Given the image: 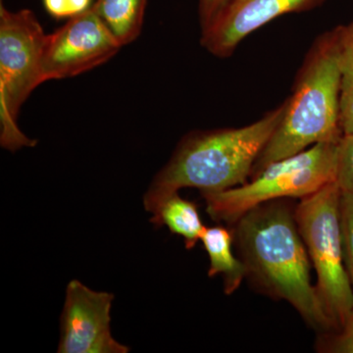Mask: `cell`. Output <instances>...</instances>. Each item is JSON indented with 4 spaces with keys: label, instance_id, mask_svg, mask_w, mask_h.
Segmentation results:
<instances>
[{
    "label": "cell",
    "instance_id": "11",
    "mask_svg": "<svg viewBox=\"0 0 353 353\" xmlns=\"http://www.w3.org/2000/svg\"><path fill=\"white\" fill-rule=\"evenodd\" d=\"M150 222L157 226H167L172 234L182 236L188 250L201 241L203 226L196 204L174 192L158 204Z\"/></svg>",
    "mask_w": 353,
    "mask_h": 353
},
{
    "label": "cell",
    "instance_id": "6",
    "mask_svg": "<svg viewBox=\"0 0 353 353\" xmlns=\"http://www.w3.org/2000/svg\"><path fill=\"white\" fill-rule=\"evenodd\" d=\"M46 34L29 9L10 11L0 4V143L9 152L32 148L17 125L18 114L43 75Z\"/></svg>",
    "mask_w": 353,
    "mask_h": 353
},
{
    "label": "cell",
    "instance_id": "9",
    "mask_svg": "<svg viewBox=\"0 0 353 353\" xmlns=\"http://www.w3.org/2000/svg\"><path fill=\"white\" fill-rule=\"evenodd\" d=\"M324 0H229L206 29L201 43L208 52L220 58L233 54L253 32L270 21L319 6Z\"/></svg>",
    "mask_w": 353,
    "mask_h": 353
},
{
    "label": "cell",
    "instance_id": "14",
    "mask_svg": "<svg viewBox=\"0 0 353 353\" xmlns=\"http://www.w3.org/2000/svg\"><path fill=\"white\" fill-rule=\"evenodd\" d=\"M336 182L341 192L353 196V134H343L339 143Z\"/></svg>",
    "mask_w": 353,
    "mask_h": 353
},
{
    "label": "cell",
    "instance_id": "16",
    "mask_svg": "<svg viewBox=\"0 0 353 353\" xmlns=\"http://www.w3.org/2000/svg\"><path fill=\"white\" fill-rule=\"evenodd\" d=\"M317 348L324 352L353 353V314L340 331L320 338Z\"/></svg>",
    "mask_w": 353,
    "mask_h": 353
},
{
    "label": "cell",
    "instance_id": "7",
    "mask_svg": "<svg viewBox=\"0 0 353 353\" xmlns=\"http://www.w3.org/2000/svg\"><path fill=\"white\" fill-rule=\"evenodd\" d=\"M121 48L92 6L46 34L43 57L46 82L73 78L97 68L115 57Z\"/></svg>",
    "mask_w": 353,
    "mask_h": 353
},
{
    "label": "cell",
    "instance_id": "8",
    "mask_svg": "<svg viewBox=\"0 0 353 353\" xmlns=\"http://www.w3.org/2000/svg\"><path fill=\"white\" fill-rule=\"evenodd\" d=\"M112 294L94 292L73 280L66 289L61 315L59 353H127L110 331Z\"/></svg>",
    "mask_w": 353,
    "mask_h": 353
},
{
    "label": "cell",
    "instance_id": "15",
    "mask_svg": "<svg viewBox=\"0 0 353 353\" xmlns=\"http://www.w3.org/2000/svg\"><path fill=\"white\" fill-rule=\"evenodd\" d=\"M341 220L345 266L353 290V196L341 192Z\"/></svg>",
    "mask_w": 353,
    "mask_h": 353
},
{
    "label": "cell",
    "instance_id": "5",
    "mask_svg": "<svg viewBox=\"0 0 353 353\" xmlns=\"http://www.w3.org/2000/svg\"><path fill=\"white\" fill-rule=\"evenodd\" d=\"M339 141H324L267 165L250 183L217 192H202L206 211L218 222L234 224L265 202L304 199L336 182Z\"/></svg>",
    "mask_w": 353,
    "mask_h": 353
},
{
    "label": "cell",
    "instance_id": "3",
    "mask_svg": "<svg viewBox=\"0 0 353 353\" xmlns=\"http://www.w3.org/2000/svg\"><path fill=\"white\" fill-rule=\"evenodd\" d=\"M284 116L253 167L267 165L324 141H339L341 126V27L313 43L296 77Z\"/></svg>",
    "mask_w": 353,
    "mask_h": 353
},
{
    "label": "cell",
    "instance_id": "12",
    "mask_svg": "<svg viewBox=\"0 0 353 353\" xmlns=\"http://www.w3.org/2000/svg\"><path fill=\"white\" fill-rule=\"evenodd\" d=\"M146 2L148 0H97L92 8L124 46L141 34Z\"/></svg>",
    "mask_w": 353,
    "mask_h": 353
},
{
    "label": "cell",
    "instance_id": "10",
    "mask_svg": "<svg viewBox=\"0 0 353 353\" xmlns=\"http://www.w3.org/2000/svg\"><path fill=\"white\" fill-rule=\"evenodd\" d=\"M201 241L210 260L209 277L222 275L225 294H233L246 277L245 265L234 256L232 250L233 232L223 226L205 228Z\"/></svg>",
    "mask_w": 353,
    "mask_h": 353
},
{
    "label": "cell",
    "instance_id": "2",
    "mask_svg": "<svg viewBox=\"0 0 353 353\" xmlns=\"http://www.w3.org/2000/svg\"><path fill=\"white\" fill-rule=\"evenodd\" d=\"M285 108L283 103L248 126L187 134L153 179L143 199L145 210L152 213L165 197L183 188H196L202 194L245 183L277 130Z\"/></svg>",
    "mask_w": 353,
    "mask_h": 353
},
{
    "label": "cell",
    "instance_id": "18",
    "mask_svg": "<svg viewBox=\"0 0 353 353\" xmlns=\"http://www.w3.org/2000/svg\"><path fill=\"white\" fill-rule=\"evenodd\" d=\"M199 21L202 30L206 29L229 0H199Z\"/></svg>",
    "mask_w": 353,
    "mask_h": 353
},
{
    "label": "cell",
    "instance_id": "4",
    "mask_svg": "<svg viewBox=\"0 0 353 353\" xmlns=\"http://www.w3.org/2000/svg\"><path fill=\"white\" fill-rule=\"evenodd\" d=\"M341 190L330 183L294 209L299 234L317 275L320 305L331 330L340 331L353 314V290L343 252Z\"/></svg>",
    "mask_w": 353,
    "mask_h": 353
},
{
    "label": "cell",
    "instance_id": "13",
    "mask_svg": "<svg viewBox=\"0 0 353 353\" xmlns=\"http://www.w3.org/2000/svg\"><path fill=\"white\" fill-rule=\"evenodd\" d=\"M341 27V126L353 134V19Z\"/></svg>",
    "mask_w": 353,
    "mask_h": 353
},
{
    "label": "cell",
    "instance_id": "17",
    "mask_svg": "<svg viewBox=\"0 0 353 353\" xmlns=\"http://www.w3.org/2000/svg\"><path fill=\"white\" fill-rule=\"evenodd\" d=\"M46 12L57 19H70L92 6V0H43Z\"/></svg>",
    "mask_w": 353,
    "mask_h": 353
},
{
    "label": "cell",
    "instance_id": "1",
    "mask_svg": "<svg viewBox=\"0 0 353 353\" xmlns=\"http://www.w3.org/2000/svg\"><path fill=\"white\" fill-rule=\"evenodd\" d=\"M284 201L260 204L234 224V240L246 277L265 294L292 304L311 326L330 331L315 285L311 284L309 255L294 210Z\"/></svg>",
    "mask_w": 353,
    "mask_h": 353
}]
</instances>
